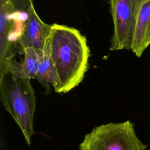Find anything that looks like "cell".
<instances>
[{
    "instance_id": "cell-8",
    "label": "cell",
    "mask_w": 150,
    "mask_h": 150,
    "mask_svg": "<svg viewBox=\"0 0 150 150\" xmlns=\"http://www.w3.org/2000/svg\"><path fill=\"white\" fill-rule=\"evenodd\" d=\"M34 79L45 88L46 94L51 93V87H54L56 83V72L50 54L49 38L43 49L39 50V63Z\"/></svg>"
},
{
    "instance_id": "cell-4",
    "label": "cell",
    "mask_w": 150,
    "mask_h": 150,
    "mask_svg": "<svg viewBox=\"0 0 150 150\" xmlns=\"http://www.w3.org/2000/svg\"><path fill=\"white\" fill-rule=\"evenodd\" d=\"M139 0H111L110 2L114 31L110 50H131Z\"/></svg>"
},
{
    "instance_id": "cell-3",
    "label": "cell",
    "mask_w": 150,
    "mask_h": 150,
    "mask_svg": "<svg viewBox=\"0 0 150 150\" xmlns=\"http://www.w3.org/2000/svg\"><path fill=\"white\" fill-rule=\"evenodd\" d=\"M146 145L136 135L129 120L103 124L84 137L79 150H147Z\"/></svg>"
},
{
    "instance_id": "cell-2",
    "label": "cell",
    "mask_w": 150,
    "mask_h": 150,
    "mask_svg": "<svg viewBox=\"0 0 150 150\" xmlns=\"http://www.w3.org/2000/svg\"><path fill=\"white\" fill-rule=\"evenodd\" d=\"M29 78L10 70L0 72V98L21 129L28 144L33 134V120L36 109V97Z\"/></svg>"
},
{
    "instance_id": "cell-7",
    "label": "cell",
    "mask_w": 150,
    "mask_h": 150,
    "mask_svg": "<svg viewBox=\"0 0 150 150\" xmlns=\"http://www.w3.org/2000/svg\"><path fill=\"white\" fill-rule=\"evenodd\" d=\"M150 45V0H139L131 50L140 57Z\"/></svg>"
},
{
    "instance_id": "cell-9",
    "label": "cell",
    "mask_w": 150,
    "mask_h": 150,
    "mask_svg": "<svg viewBox=\"0 0 150 150\" xmlns=\"http://www.w3.org/2000/svg\"><path fill=\"white\" fill-rule=\"evenodd\" d=\"M22 60L21 62L15 61L6 70H10L23 77L34 79L39 63V50L33 47H27L22 49Z\"/></svg>"
},
{
    "instance_id": "cell-1",
    "label": "cell",
    "mask_w": 150,
    "mask_h": 150,
    "mask_svg": "<svg viewBox=\"0 0 150 150\" xmlns=\"http://www.w3.org/2000/svg\"><path fill=\"white\" fill-rule=\"evenodd\" d=\"M49 43L56 72L53 88L57 93H68L82 81L88 69L90 51L87 39L77 29L53 23Z\"/></svg>"
},
{
    "instance_id": "cell-10",
    "label": "cell",
    "mask_w": 150,
    "mask_h": 150,
    "mask_svg": "<svg viewBox=\"0 0 150 150\" xmlns=\"http://www.w3.org/2000/svg\"><path fill=\"white\" fill-rule=\"evenodd\" d=\"M5 2L9 14L16 25L18 36V28H19V35L22 28L28 21L32 11L35 8L33 0H5Z\"/></svg>"
},
{
    "instance_id": "cell-11",
    "label": "cell",
    "mask_w": 150,
    "mask_h": 150,
    "mask_svg": "<svg viewBox=\"0 0 150 150\" xmlns=\"http://www.w3.org/2000/svg\"><path fill=\"white\" fill-rule=\"evenodd\" d=\"M108 2H110V1H111V0H108Z\"/></svg>"
},
{
    "instance_id": "cell-6",
    "label": "cell",
    "mask_w": 150,
    "mask_h": 150,
    "mask_svg": "<svg viewBox=\"0 0 150 150\" xmlns=\"http://www.w3.org/2000/svg\"><path fill=\"white\" fill-rule=\"evenodd\" d=\"M51 32V25L41 20L35 8L28 21L22 28L16 40L17 46L21 49L27 47L41 50L45 47Z\"/></svg>"
},
{
    "instance_id": "cell-5",
    "label": "cell",
    "mask_w": 150,
    "mask_h": 150,
    "mask_svg": "<svg viewBox=\"0 0 150 150\" xmlns=\"http://www.w3.org/2000/svg\"><path fill=\"white\" fill-rule=\"evenodd\" d=\"M17 26L11 18L5 0H0V71L8 69L16 60L18 47L13 39L17 37Z\"/></svg>"
}]
</instances>
